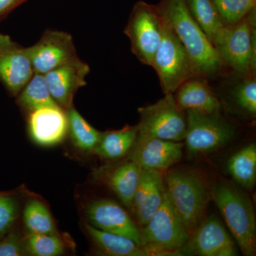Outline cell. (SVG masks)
I'll return each mask as SVG.
<instances>
[{"label":"cell","mask_w":256,"mask_h":256,"mask_svg":"<svg viewBox=\"0 0 256 256\" xmlns=\"http://www.w3.org/2000/svg\"><path fill=\"white\" fill-rule=\"evenodd\" d=\"M28 129L32 139L42 146H53L63 140L68 130L66 114L60 106L31 111Z\"/></svg>","instance_id":"cell-17"},{"label":"cell","mask_w":256,"mask_h":256,"mask_svg":"<svg viewBox=\"0 0 256 256\" xmlns=\"http://www.w3.org/2000/svg\"><path fill=\"white\" fill-rule=\"evenodd\" d=\"M88 65L78 57L44 74L50 95L60 108L72 107L76 92L86 85Z\"/></svg>","instance_id":"cell-15"},{"label":"cell","mask_w":256,"mask_h":256,"mask_svg":"<svg viewBox=\"0 0 256 256\" xmlns=\"http://www.w3.org/2000/svg\"><path fill=\"white\" fill-rule=\"evenodd\" d=\"M86 214L90 225L108 233L124 236L141 244L140 230L127 212L110 200H98L88 205Z\"/></svg>","instance_id":"cell-14"},{"label":"cell","mask_w":256,"mask_h":256,"mask_svg":"<svg viewBox=\"0 0 256 256\" xmlns=\"http://www.w3.org/2000/svg\"><path fill=\"white\" fill-rule=\"evenodd\" d=\"M26 50L34 72L44 75L78 57L70 34L55 30H47Z\"/></svg>","instance_id":"cell-11"},{"label":"cell","mask_w":256,"mask_h":256,"mask_svg":"<svg viewBox=\"0 0 256 256\" xmlns=\"http://www.w3.org/2000/svg\"><path fill=\"white\" fill-rule=\"evenodd\" d=\"M165 192L190 234L204 218L212 188L204 176L192 170H172L164 178Z\"/></svg>","instance_id":"cell-2"},{"label":"cell","mask_w":256,"mask_h":256,"mask_svg":"<svg viewBox=\"0 0 256 256\" xmlns=\"http://www.w3.org/2000/svg\"><path fill=\"white\" fill-rule=\"evenodd\" d=\"M212 200L220 210L242 254L256 256V216L250 198L236 186L222 182L212 188Z\"/></svg>","instance_id":"cell-3"},{"label":"cell","mask_w":256,"mask_h":256,"mask_svg":"<svg viewBox=\"0 0 256 256\" xmlns=\"http://www.w3.org/2000/svg\"><path fill=\"white\" fill-rule=\"evenodd\" d=\"M23 0H0V20Z\"/></svg>","instance_id":"cell-32"},{"label":"cell","mask_w":256,"mask_h":256,"mask_svg":"<svg viewBox=\"0 0 256 256\" xmlns=\"http://www.w3.org/2000/svg\"><path fill=\"white\" fill-rule=\"evenodd\" d=\"M228 170L234 180L245 190L252 191L256 182V146L247 144L230 156Z\"/></svg>","instance_id":"cell-23"},{"label":"cell","mask_w":256,"mask_h":256,"mask_svg":"<svg viewBox=\"0 0 256 256\" xmlns=\"http://www.w3.org/2000/svg\"><path fill=\"white\" fill-rule=\"evenodd\" d=\"M18 204L12 195L0 194V237L12 228L18 216Z\"/></svg>","instance_id":"cell-30"},{"label":"cell","mask_w":256,"mask_h":256,"mask_svg":"<svg viewBox=\"0 0 256 256\" xmlns=\"http://www.w3.org/2000/svg\"><path fill=\"white\" fill-rule=\"evenodd\" d=\"M158 8L182 44L198 76L218 73L223 64L222 58L192 16L186 0H162Z\"/></svg>","instance_id":"cell-1"},{"label":"cell","mask_w":256,"mask_h":256,"mask_svg":"<svg viewBox=\"0 0 256 256\" xmlns=\"http://www.w3.org/2000/svg\"><path fill=\"white\" fill-rule=\"evenodd\" d=\"M18 104L31 111L58 106L50 95L44 75L34 74L18 95Z\"/></svg>","instance_id":"cell-24"},{"label":"cell","mask_w":256,"mask_h":256,"mask_svg":"<svg viewBox=\"0 0 256 256\" xmlns=\"http://www.w3.org/2000/svg\"><path fill=\"white\" fill-rule=\"evenodd\" d=\"M138 137L181 142L186 131L185 111L176 104L174 94H165L156 104L138 109Z\"/></svg>","instance_id":"cell-7"},{"label":"cell","mask_w":256,"mask_h":256,"mask_svg":"<svg viewBox=\"0 0 256 256\" xmlns=\"http://www.w3.org/2000/svg\"><path fill=\"white\" fill-rule=\"evenodd\" d=\"M184 144L153 138L137 137L128 152L129 160L143 170L166 171L183 156Z\"/></svg>","instance_id":"cell-13"},{"label":"cell","mask_w":256,"mask_h":256,"mask_svg":"<svg viewBox=\"0 0 256 256\" xmlns=\"http://www.w3.org/2000/svg\"><path fill=\"white\" fill-rule=\"evenodd\" d=\"M25 227L31 234H55L53 218L48 208L38 200L28 202L23 213Z\"/></svg>","instance_id":"cell-26"},{"label":"cell","mask_w":256,"mask_h":256,"mask_svg":"<svg viewBox=\"0 0 256 256\" xmlns=\"http://www.w3.org/2000/svg\"><path fill=\"white\" fill-rule=\"evenodd\" d=\"M164 194L162 172L141 169L140 178L130 207L136 222L141 226H144L159 208Z\"/></svg>","instance_id":"cell-16"},{"label":"cell","mask_w":256,"mask_h":256,"mask_svg":"<svg viewBox=\"0 0 256 256\" xmlns=\"http://www.w3.org/2000/svg\"><path fill=\"white\" fill-rule=\"evenodd\" d=\"M142 227L141 244L149 248L153 256H180L178 249L190 236L166 192L159 208Z\"/></svg>","instance_id":"cell-5"},{"label":"cell","mask_w":256,"mask_h":256,"mask_svg":"<svg viewBox=\"0 0 256 256\" xmlns=\"http://www.w3.org/2000/svg\"><path fill=\"white\" fill-rule=\"evenodd\" d=\"M174 98L180 108L203 114L220 112V104L206 79L200 76L188 79L176 89Z\"/></svg>","instance_id":"cell-18"},{"label":"cell","mask_w":256,"mask_h":256,"mask_svg":"<svg viewBox=\"0 0 256 256\" xmlns=\"http://www.w3.org/2000/svg\"><path fill=\"white\" fill-rule=\"evenodd\" d=\"M86 228L94 244L105 255L111 256H150L149 249L138 245L132 239L108 233L86 224Z\"/></svg>","instance_id":"cell-19"},{"label":"cell","mask_w":256,"mask_h":256,"mask_svg":"<svg viewBox=\"0 0 256 256\" xmlns=\"http://www.w3.org/2000/svg\"><path fill=\"white\" fill-rule=\"evenodd\" d=\"M24 245L32 256H58L64 252V242L55 234H30Z\"/></svg>","instance_id":"cell-27"},{"label":"cell","mask_w":256,"mask_h":256,"mask_svg":"<svg viewBox=\"0 0 256 256\" xmlns=\"http://www.w3.org/2000/svg\"><path fill=\"white\" fill-rule=\"evenodd\" d=\"M256 8L234 24L226 25L215 45L222 62L239 74L254 75L256 64Z\"/></svg>","instance_id":"cell-6"},{"label":"cell","mask_w":256,"mask_h":256,"mask_svg":"<svg viewBox=\"0 0 256 256\" xmlns=\"http://www.w3.org/2000/svg\"><path fill=\"white\" fill-rule=\"evenodd\" d=\"M160 14L162 34L152 66L158 74L164 95L174 94L182 84L198 76L169 22L161 13Z\"/></svg>","instance_id":"cell-4"},{"label":"cell","mask_w":256,"mask_h":256,"mask_svg":"<svg viewBox=\"0 0 256 256\" xmlns=\"http://www.w3.org/2000/svg\"><path fill=\"white\" fill-rule=\"evenodd\" d=\"M141 168L131 160L111 172L108 184L122 204L130 208L140 178Z\"/></svg>","instance_id":"cell-22"},{"label":"cell","mask_w":256,"mask_h":256,"mask_svg":"<svg viewBox=\"0 0 256 256\" xmlns=\"http://www.w3.org/2000/svg\"><path fill=\"white\" fill-rule=\"evenodd\" d=\"M234 98L237 105L250 116L256 114V80L254 75L249 76L236 88Z\"/></svg>","instance_id":"cell-29"},{"label":"cell","mask_w":256,"mask_h":256,"mask_svg":"<svg viewBox=\"0 0 256 256\" xmlns=\"http://www.w3.org/2000/svg\"><path fill=\"white\" fill-rule=\"evenodd\" d=\"M34 74L26 48L0 34V82L5 88L18 96Z\"/></svg>","instance_id":"cell-12"},{"label":"cell","mask_w":256,"mask_h":256,"mask_svg":"<svg viewBox=\"0 0 256 256\" xmlns=\"http://www.w3.org/2000/svg\"><path fill=\"white\" fill-rule=\"evenodd\" d=\"M192 16L214 46L220 40L226 24L212 0H186Z\"/></svg>","instance_id":"cell-20"},{"label":"cell","mask_w":256,"mask_h":256,"mask_svg":"<svg viewBox=\"0 0 256 256\" xmlns=\"http://www.w3.org/2000/svg\"><path fill=\"white\" fill-rule=\"evenodd\" d=\"M66 116L68 130L75 146L82 150L94 151L101 133L90 126L73 107L67 110Z\"/></svg>","instance_id":"cell-25"},{"label":"cell","mask_w":256,"mask_h":256,"mask_svg":"<svg viewBox=\"0 0 256 256\" xmlns=\"http://www.w3.org/2000/svg\"><path fill=\"white\" fill-rule=\"evenodd\" d=\"M234 128L220 112L203 114L186 111V131L184 140L190 156L208 154L232 141Z\"/></svg>","instance_id":"cell-9"},{"label":"cell","mask_w":256,"mask_h":256,"mask_svg":"<svg viewBox=\"0 0 256 256\" xmlns=\"http://www.w3.org/2000/svg\"><path fill=\"white\" fill-rule=\"evenodd\" d=\"M138 133V126H126L119 130L101 133L94 151L104 159L118 160L124 158L130 151Z\"/></svg>","instance_id":"cell-21"},{"label":"cell","mask_w":256,"mask_h":256,"mask_svg":"<svg viewBox=\"0 0 256 256\" xmlns=\"http://www.w3.org/2000/svg\"><path fill=\"white\" fill-rule=\"evenodd\" d=\"M226 25L242 20L256 8V0H212Z\"/></svg>","instance_id":"cell-28"},{"label":"cell","mask_w":256,"mask_h":256,"mask_svg":"<svg viewBox=\"0 0 256 256\" xmlns=\"http://www.w3.org/2000/svg\"><path fill=\"white\" fill-rule=\"evenodd\" d=\"M124 34L130 38L132 53L138 60L152 66L162 34L158 6L144 2H138L130 16Z\"/></svg>","instance_id":"cell-8"},{"label":"cell","mask_w":256,"mask_h":256,"mask_svg":"<svg viewBox=\"0 0 256 256\" xmlns=\"http://www.w3.org/2000/svg\"><path fill=\"white\" fill-rule=\"evenodd\" d=\"M178 252L180 256H192L238 255L234 239L215 215L204 217Z\"/></svg>","instance_id":"cell-10"},{"label":"cell","mask_w":256,"mask_h":256,"mask_svg":"<svg viewBox=\"0 0 256 256\" xmlns=\"http://www.w3.org/2000/svg\"><path fill=\"white\" fill-rule=\"evenodd\" d=\"M25 252L24 245L16 230H10L0 237V256H20Z\"/></svg>","instance_id":"cell-31"}]
</instances>
